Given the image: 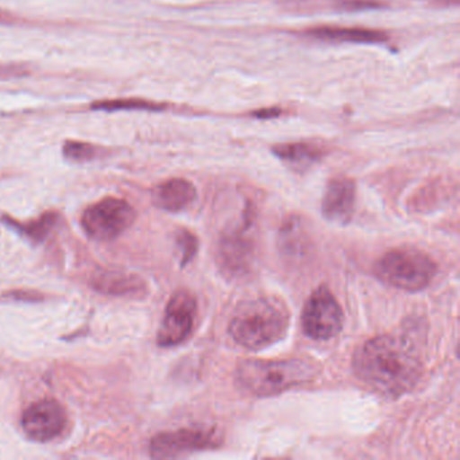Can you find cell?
<instances>
[{
	"label": "cell",
	"instance_id": "obj_18",
	"mask_svg": "<svg viewBox=\"0 0 460 460\" xmlns=\"http://www.w3.org/2000/svg\"><path fill=\"white\" fill-rule=\"evenodd\" d=\"M103 155L104 150L102 147L88 142L66 141L63 146V155L71 163H90Z\"/></svg>",
	"mask_w": 460,
	"mask_h": 460
},
{
	"label": "cell",
	"instance_id": "obj_7",
	"mask_svg": "<svg viewBox=\"0 0 460 460\" xmlns=\"http://www.w3.org/2000/svg\"><path fill=\"white\" fill-rule=\"evenodd\" d=\"M343 311L327 287H319L304 305L301 325L304 333L314 341H330L343 328Z\"/></svg>",
	"mask_w": 460,
	"mask_h": 460
},
{
	"label": "cell",
	"instance_id": "obj_6",
	"mask_svg": "<svg viewBox=\"0 0 460 460\" xmlns=\"http://www.w3.org/2000/svg\"><path fill=\"white\" fill-rule=\"evenodd\" d=\"M136 217V209L128 201L107 198L83 212L82 227L95 241H114L133 225Z\"/></svg>",
	"mask_w": 460,
	"mask_h": 460
},
{
	"label": "cell",
	"instance_id": "obj_11",
	"mask_svg": "<svg viewBox=\"0 0 460 460\" xmlns=\"http://www.w3.org/2000/svg\"><path fill=\"white\" fill-rule=\"evenodd\" d=\"M355 199H357V187L351 179L338 177L331 180L323 198V217L330 223L349 225L355 211Z\"/></svg>",
	"mask_w": 460,
	"mask_h": 460
},
{
	"label": "cell",
	"instance_id": "obj_9",
	"mask_svg": "<svg viewBox=\"0 0 460 460\" xmlns=\"http://www.w3.org/2000/svg\"><path fill=\"white\" fill-rule=\"evenodd\" d=\"M198 314V301L188 290H177L165 309V316L157 333L158 346L164 349L179 346L192 333Z\"/></svg>",
	"mask_w": 460,
	"mask_h": 460
},
{
	"label": "cell",
	"instance_id": "obj_14",
	"mask_svg": "<svg viewBox=\"0 0 460 460\" xmlns=\"http://www.w3.org/2000/svg\"><path fill=\"white\" fill-rule=\"evenodd\" d=\"M273 155L295 171L305 172L322 160L324 152L316 145L297 142L277 145L273 147Z\"/></svg>",
	"mask_w": 460,
	"mask_h": 460
},
{
	"label": "cell",
	"instance_id": "obj_19",
	"mask_svg": "<svg viewBox=\"0 0 460 460\" xmlns=\"http://www.w3.org/2000/svg\"><path fill=\"white\" fill-rule=\"evenodd\" d=\"M281 243L282 249L287 254H297L305 250L306 244H304L303 231H301L300 222L296 217L285 222L284 227L281 231Z\"/></svg>",
	"mask_w": 460,
	"mask_h": 460
},
{
	"label": "cell",
	"instance_id": "obj_20",
	"mask_svg": "<svg viewBox=\"0 0 460 460\" xmlns=\"http://www.w3.org/2000/svg\"><path fill=\"white\" fill-rule=\"evenodd\" d=\"M176 244L180 252V257H181L180 263L184 268L198 254L199 239L190 231L180 230L176 235Z\"/></svg>",
	"mask_w": 460,
	"mask_h": 460
},
{
	"label": "cell",
	"instance_id": "obj_10",
	"mask_svg": "<svg viewBox=\"0 0 460 460\" xmlns=\"http://www.w3.org/2000/svg\"><path fill=\"white\" fill-rule=\"evenodd\" d=\"M68 424L66 409L56 400H41L26 409L21 425L31 440L47 443L63 435Z\"/></svg>",
	"mask_w": 460,
	"mask_h": 460
},
{
	"label": "cell",
	"instance_id": "obj_16",
	"mask_svg": "<svg viewBox=\"0 0 460 460\" xmlns=\"http://www.w3.org/2000/svg\"><path fill=\"white\" fill-rule=\"evenodd\" d=\"M0 220L4 225L9 226L12 230L17 231L21 235L31 239L34 243H40L49 235L50 231L58 225V215L55 212H48V214L42 215L40 219L29 223H20L9 217H4Z\"/></svg>",
	"mask_w": 460,
	"mask_h": 460
},
{
	"label": "cell",
	"instance_id": "obj_12",
	"mask_svg": "<svg viewBox=\"0 0 460 460\" xmlns=\"http://www.w3.org/2000/svg\"><path fill=\"white\" fill-rule=\"evenodd\" d=\"M198 198L195 185L184 179H172L153 190V204L166 212H180Z\"/></svg>",
	"mask_w": 460,
	"mask_h": 460
},
{
	"label": "cell",
	"instance_id": "obj_1",
	"mask_svg": "<svg viewBox=\"0 0 460 460\" xmlns=\"http://www.w3.org/2000/svg\"><path fill=\"white\" fill-rule=\"evenodd\" d=\"M352 367L363 384L390 398L411 392L424 373L416 343L403 333L368 339L355 352Z\"/></svg>",
	"mask_w": 460,
	"mask_h": 460
},
{
	"label": "cell",
	"instance_id": "obj_22",
	"mask_svg": "<svg viewBox=\"0 0 460 460\" xmlns=\"http://www.w3.org/2000/svg\"><path fill=\"white\" fill-rule=\"evenodd\" d=\"M10 18L7 15L0 14V21H9Z\"/></svg>",
	"mask_w": 460,
	"mask_h": 460
},
{
	"label": "cell",
	"instance_id": "obj_2",
	"mask_svg": "<svg viewBox=\"0 0 460 460\" xmlns=\"http://www.w3.org/2000/svg\"><path fill=\"white\" fill-rule=\"evenodd\" d=\"M289 324V311L279 298H252L236 308L228 333L243 349L260 351L281 341Z\"/></svg>",
	"mask_w": 460,
	"mask_h": 460
},
{
	"label": "cell",
	"instance_id": "obj_5",
	"mask_svg": "<svg viewBox=\"0 0 460 460\" xmlns=\"http://www.w3.org/2000/svg\"><path fill=\"white\" fill-rule=\"evenodd\" d=\"M252 212L247 209L239 227L225 233L217 250V268L227 279H241L252 274L255 265V242L250 234Z\"/></svg>",
	"mask_w": 460,
	"mask_h": 460
},
{
	"label": "cell",
	"instance_id": "obj_8",
	"mask_svg": "<svg viewBox=\"0 0 460 460\" xmlns=\"http://www.w3.org/2000/svg\"><path fill=\"white\" fill-rule=\"evenodd\" d=\"M222 441V435L215 428H181L155 435L150 441L149 451L157 459H171L219 448Z\"/></svg>",
	"mask_w": 460,
	"mask_h": 460
},
{
	"label": "cell",
	"instance_id": "obj_15",
	"mask_svg": "<svg viewBox=\"0 0 460 460\" xmlns=\"http://www.w3.org/2000/svg\"><path fill=\"white\" fill-rule=\"evenodd\" d=\"M93 289L103 295H134L144 289V281L139 277L125 274L122 271L101 270L93 276Z\"/></svg>",
	"mask_w": 460,
	"mask_h": 460
},
{
	"label": "cell",
	"instance_id": "obj_4",
	"mask_svg": "<svg viewBox=\"0 0 460 460\" xmlns=\"http://www.w3.org/2000/svg\"><path fill=\"white\" fill-rule=\"evenodd\" d=\"M374 270L385 284L395 289L416 293L429 287L438 274V265L425 252L402 247L382 255Z\"/></svg>",
	"mask_w": 460,
	"mask_h": 460
},
{
	"label": "cell",
	"instance_id": "obj_21",
	"mask_svg": "<svg viewBox=\"0 0 460 460\" xmlns=\"http://www.w3.org/2000/svg\"><path fill=\"white\" fill-rule=\"evenodd\" d=\"M2 298L14 303H41L45 300V296L37 290L17 289L4 293Z\"/></svg>",
	"mask_w": 460,
	"mask_h": 460
},
{
	"label": "cell",
	"instance_id": "obj_3",
	"mask_svg": "<svg viewBox=\"0 0 460 460\" xmlns=\"http://www.w3.org/2000/svg\"><path fill=\"white\" fill-rule=\"evenodd\" d=\"M320 371L319 362L308 358L244 359L236 367V381L249 394L273 397L293 387L311 384Z\"/></svg>",
	"mask_w": 460,
	"mask_h": 460
},
{
	"label": "cell",
	"instance_id": "obj_13",
	"mask_svg": "<svg viewBox=\"0 0 460 460\" xmlns=\"http://www.w3.org/2000/svg\"><path fill=\"white\" fill-rule=\"evenodd\" d=\"M312 39L325 42H352V44H385L387 36L382 31L362 28H316L308 31Z\"/></svg>",
	"mask_w": 460,
	"mask_h": 460
},
{
	"label": "cell",
	"instance_id": "obj_17",
	"mask_svg": "<svg viewBox=\"0 0 460 460\" xmlns=\"http://www.w3.org/2000/svg\"><path fill=\"white\" fill-rule=\"evenodd\" d=\"M93 111L117 112V111H165V104L145 99H112V101L95 102L91 104Z\"/></svg>",
	"mask_w": 460,
	"mask_h": 460
}]
</instances>
